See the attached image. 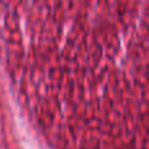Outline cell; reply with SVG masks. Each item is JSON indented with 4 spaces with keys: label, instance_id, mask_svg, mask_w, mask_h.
Segmentation results:
<instances>
[{
    "label": "cell",
    "instance_id": "6da1fadb",
    "mask_svg": "<svg viewBox=\"0 0 149 149\" xmlns=\"http://www.w3.org/2000/svg\"><path fill=\"white\" fill-rule=\"evenodd\" d=\"M149 3H0V64L51 149H148Z\"/></svg>",
    "mask_w": 149,
    "mask_h": 149
}]
</instances>
